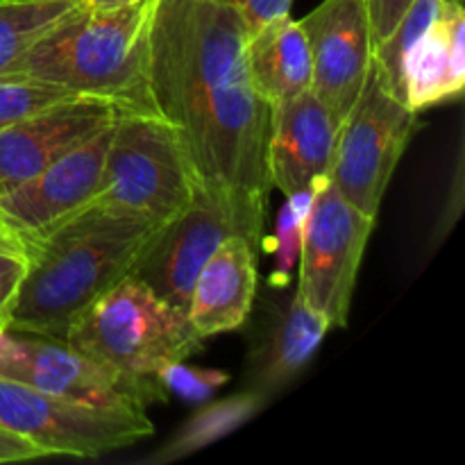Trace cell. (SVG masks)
I'll use <instances>...</instances> for the list:
<instances>
[{"label":"cell","instance_id":"6da1fadb","mask_svg":"<svg viewBox=\"0 0 465 465\" xmlns=\"http://www.w3.org/2000/svg\"><path fill=\"white\" fill-rule=\"evenodd\" d=\"M250 32L216 0H154L148 84L200 182L268 195L271 107L248 71Z\"/></svg>","mask_w":465,"mask_h":465},{"label":"cell","instance_id":"7a4b0ae2","mask_svg":"<svg viewBox=\"0 0 465 465\" xmlns=\"http://www.w3.org/2000/svg\"><path fill=\"white\" fill-rule=\"evenodd\" d=\"M159 225L89 204L27 252L9 330L64 341L77 316L123 277Z\"/></svg>","mask_w":465,"mask_h":465},{"label":"cell","instance_id":"3957f363","mask_svg":"<svg viewBox=\"0 0 465 465\" xmlns=\"http://www.w3.org/2000/svg\"><path fill=\"white\" fill-rule=\"evenodd\" d=\"M154 0L91 9L82 0L48 27L5 73H23L95 95L125 112L157 114L148 84Z\"/></svg>","mask_w":465,"mask_h":465},{"label":"cell","instance_id":"277c9868","mask_svg":"<svg viewBox=\"0 0 465 465\" xmlns=\"http://www.w3.org/2000/svg\"><path fill=\"white\" fill-rule=\"evenodd\" d=\"M64 343L125 380L150 402L163 391L159 372L191 357L203 339L184 312L127 275L73 321Z\"/></svg>","mask_w":465,"mask_h":465},{"label":"cell","instance_id":"5b68a950","mask_svg":"<svg viewBox=\"0 0 465 465\" xmlns=\"http://www.w3.org/2000/svg\"><path fill=\"white\" fill-rule=\"evenodd\" d=\"M268 195L198 182L182 213L159 227L130 275L186 313L203 263L232 236L262 245Z\"/></svg>","mask_w":465,"mask_h":465},{"label":"cell","instance_id":"8992f818","mask_svg":"<svg viewBox=\"0 0 465 465\" xmlns=\"http://www.w3.org/2000/svg\"><path fill=\"white\" fill-rule=\"evenodd\" d=\"M198 182L171 123L127 112L114 123L94 204L162 227L184 212Z\"/></svg>","mask_w":465,"mask_h":465},{"label":"cell","instance_id":"52a82bcc","mask_svg":"<svg viewBox=\"0 0 465 465\" xmlns=\"http://www.w3.org/2000/svg\"><path fill=\"white\" fill-rule=\"evenodd\" d=\"M0 430L45 450L50 457L95 459L153 436L141 409H104L71 402L0 377Z\"/></svg>","mask_w":465,"mask_h":465},{"label":"cell","instance_id":"ba28073f","mask_svg":"<svg viewBox=\"0 0 465 465\" xmlns=\"http://www.w3.org/2000/svg\"><path fill=\"white\" fill-rule=\"evenodd\" d=\"M416 112L395 98L375 68L343 118L330 182L341 195L377 218L395 166L411 139Z\"/></svg>","mask_w":465,"mask_h":465},{"label":"cell","instance_id":"9c48e42d","mask_svg":"<svg viewBox=\"0 0 465 465\" xmlns=\"http://www.w3.org/2000/svg\"><path fill=\"white\" fill-rule=\"evenodd\" d=\"M375 218L350 204L330 177L316 189L300 245L298 295L331 327H345Z\"/></svg>","mask_w":465,"mask_h":465},{"label":"cell","instance_id":"30bf717a","mask_svg":"<svg viewBox=\"0 0 465 465\" xmlns=\"http://www.w3.org/2000/svg\"><path fill=\"white\" fill-rule=\"evenodd\" d=\"M112 130L114 125L104 127L39 175L0 195V218L25 254L50 232L94 204Z\"/></svg>","mask_w":465,"mask_h":465},{"label":"cell","instance_id":"8fae6325","mask_svg":"<svg viewBox=\"0 0 465 465\" xmlns=\"http://www.w3.org/2000/svg\"><path fill=\"white\" fill-rule=\"evenodd\" d=\"M0 377L91 407L143 411L148 402L141 391L64 341L25 331H0Z\"/></svg>","mask_w":465,"mask_h":465},{"label":"cell","instance_id":"7c38bea8","mask_svg":"<svg viewBox=\"0 0 465 465\" xmlns=\"http://www.w3.org/2000/svg\"><path fill=\"white\" fill-rule=\"evenodd\" d=\"M127 114L95 95H71L0 130V195L32 180Z\"/></svg>","mask_w":465,"mask_h":465},{"label":"cell","instance_id":"4fadbf2b","mask_svg":"<svg viewBox=\"0 0 465 465\" xmlns=\"http://www.w3.org/2000/svg\"><path fill=\"white\" fill-rule=\"evenodd\" d=\"M300 27L312 53V91L343 123L372 66L366 0H325Z\"/></svg>","mask_w":465,"mask_h":465},{"label":"cell","instance_id":"5bb4252c","mask_svg":"<svg viewBox=\"0 0 465 465\" xmlns=\"http://www.w3.org/2000/svg\"><path fill=\"white\" fill-rule=\"evenodd\" d=\"M341 121L312 89L271 107L268 175L289 195L316 191L330 177Z\"/></svg>","mask_w":465,"mask_h":465},{"label":"cell","instance_id":"9a60e30c","mask_svg":"<svg viewBox=\"0 0 465 465\" xmlns=\"http://www.w3.org/2000/svg\"><path fill=\"white\" fill-rule=\"evenodd\" d=\"M257 245L243 236L227 239L198 271L186 318L200 339L239 330L257 291Z\"/></svg>","mask_w":465,"mask_h":465},{"label":"cell","instance_id":"2e32d148","mask_svg":"<svg viewBox=\"0 0 465 465\" xmlns=\"http://www.w3.org/2000/svg\"><path fill=\"white\" fill-rule=\"evenodd\" d=\"M465 86V12L445 0L443 12L413 41L404 57L402 98L411 112L461 98Z\"/></svg>","mask_w":465,"mask_h":465},{"label":"cell","instance_id":"e0dca14e","mask_svg":"<svg viewBox=\"0 0 465 465\" xmlns=\"http://www.w3.org/2000/svg\"><path fill=\"white\" fill-rule=\"evenodd\" d=\"M245 57L254 89L268 107L312 89V53L300 21H293L291 14L271 18L250 32Z\"/></svg>","mask_w":465,"mask_h":465},{"label":"cell","instance_id":"ac0fdd59","mask_svg":"<svg viewBox=\"0 0 465 465\" xmlns=\"http://www.w3.org/2000/svg\"><path fill=\"white\" fill-rule=\"evenodd\" d=\"M330 327V321L321 312L309 307L300 295H295L293 304L277 331L271 359L263 371L266 384L280 386L282 381L293 377L300 368L307 366L316 350L321 348Z\"/></svg>","mask_w":465,"mask_h":465},{"label":"cell","instance_id":"d6986e66","mask_svg":"<svg viewBox=\"0 0 465 465\" xmlns=\"http://www.w3.org/2000/svg\"><path fill=\"white\" fill-rule=\"evenodd\" d=\"M262 395L254 393L234 395V398L213 402L212 407L195 413V416L182 427L180 434H177L162 452L154 454L150 461L171 463L175 461V459L189 457V454L216 443L223 436L232 434V431L239 430L243 422H248L250 418L262 409Z\"/></svg>","mask_w":465,"mask_h":465},{"label":"cell","instance_id":"ffe728a7","mask_svg":"<svg viewBox=\"0 0 465 465\" xmlns=\"http://www.w3.org/2000/svg\"><path fill=\"white\" fill-rule=\"evenodd\" d=\"M82 0H0V73Z\"/></svg>","mask_w":465,"mask_h":465},{"label":"cell","instance_id":"44dd1931","mask_svg":"<svg viewBox=\"0 0 465 465\" xmlns=\"http://www.w3.org/2000/svg\"><path fill=\"white\" fill-rule=\"evenodd\" d=\"M73 91L23 73H0V130L71 98Z\"/></svg>","mask_w":465,"mask_h":465},{"label":"cell","instance_id":"7402d4cb","mask_svg":"<svg viewBox=\"0 0 465 465\" xmlns=\"http://www.w3.org/2000/svg\"><path fill=\"white\" fill-rule=\"evenodd\" d=\"M316 191H304V193L289 195L277 218L275 232V257H277V280L284 282L291 268L295 266V259L300 257V245H302L304 225H307L309 207Z\"/></svg>","mask_w":465,"mask_h":465},{"label":"cell","instance_id":"603a6c76","mask_svg":"<svg viewBox=\"0 0 465 465\" xmlns=\"http://www.w3.org/2000/svg\"><path fill=\"white\" fill-rule=\"evenodd\" d=\"M159 384L163 391L186 400V402H203L216 393L221 386L227 384L230 375L225 371H212V368H191L184 361L171 363L159 372Z\"/></svg>","mask_w":465,"mask_h":465},{"label":"cell","instance_id":"cb8c5ba5","mask_svg":"<svg viewBox=\"0 0 465 465\" xmlns=\"http://www.w3.org/2000/svg\"><path fill=\"white\" fill-rule=\"evenodd\" d=\"M25 272L27 254L18 245L0 243V331L9 330Z\"/></svg>","mask_w":465,"mask_h":465},{"label":"cell","instance_id":"d4e9b609","mask_svg":"<svg viewBox=\"0 0 465 465\" xmlns=\"http://www.w3.org/2000/svg\"><path fill=\"white\" fill-rule=\"evenodd\" d=\"M413 0H366L368 7V21H371V35H372V48L386 39L400 18L407 14Z\"/></svg>","mask_w":465,"mask_h":465},{"label":"cell","instance_id":"484cf974","mask_svg":"<svg viewBox=\"0 0 465 465\" xmlns=\"http://www.w3.org/2000/svg\"><path fill=\"white\" fill-rule=\"evenodd\" d=\"M216 3L236 9L248 21L250 30H257L271 18L289 14L293 0H216Z\"/></svg>","mask_w":465,"mask_h":465},{"label":"cell","instance_id":"4316f807","mask_svg":"<svg viewBox=\"0 0 465 465\" xmlns=\"http://www.w3.org/2000/svg\"><path fill=\"white\" fill-rule=\"evenodd\" d=\"M50 457L45 450L36 448L30 440L12 434V431L0 430V463H16V461H35V459Z\"/></svg>","mask_w":465,"mask_h":465},{"label":"cell","instance_id":"83f0119b","mask_svg":"<svg viewBox=\"0 0 465 465\" xmlns=\"http://www.w3.org/2000/svg\"><path fill=\"white\" fill-rule=\"evenodd\" d=\"M139 3V0H84L86 7L91 9H116L123 7V5H132Z\"/></svg>","mask_w":465,"mask_h":465},{"label":"cell","instance_id":"f1b7e54d","mask_svg":"<svg viewBox=\"0 0 465 465\" xmlns=\"http://www.w3.org/2000/svg\"><path fill=\"white\" fill-rule=\"evenodd\" d=\"M0 243H9V245H18V248L23 250V245L18 243L16 241V236L12 234V232L7 230V227H5V223H3V218H0ZM23 252H25V250H23Z\"/></svg>","mask_w":465,"mask_h":465},{"label":"cell","instance_id":"f546056e","mask_svg":"<svg viewBox=\"0 0 465 465\" xmlns=\"http://www.w3.org/2000/svg\"><path fill=\"white\" fill-rule=\"evenodd\" d=\"M459 3H463V0H459Z\"/></svg>","mask_w":465,"mask_h":465}]
</instances>
